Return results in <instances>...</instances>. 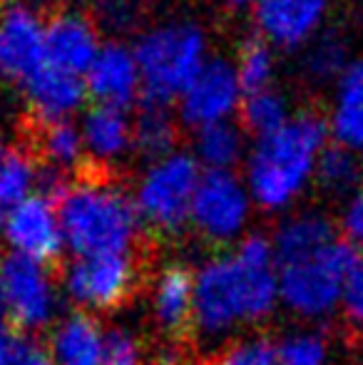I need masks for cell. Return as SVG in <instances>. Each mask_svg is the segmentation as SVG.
<instances>
[{
	"instance_id": "29",
	"label": "cell",
	"mask_w": 363,
	"mask_h": 365,
	"mask_svg": "<svg viewBox=\"0 0 363 365\" xmlns=\"http://www.w3.org/2000/svg\"><path fill=\"white\" fill-rule=\"evenodd\" d=\"M326 353L329 348L319 333H296L276 346L279 365H324Z\"/></svg>"
},
{
	"instance_id": "38",
	"label": "cell",
	"mask_w": 363,
	"mask_h": 365,
	"mask_svg": "<svg viewBox=\"0 0 363 365\" xmlns=\"http://www.w3.org/2000/svg\"><path fill=\"white\" fill-rule=\"evenodd\" d=\"M227 3H232V5H247L249 0H227Z\"/></svg>"
},
{
	"instance_id": "9",
	"label": "cell",
	"mask_w": 363,
	"mask_h": 365,
	"mask_svg": "<svg viewBox=\"0 0 363 365\" xmlns=\"http://www.w3.org/2000/svg\"><path fill=\"white\" fill-rule=\"evenodd\" d=\"M249 217V197L232 172H207L192 202V221L209 241L234 239Z\"/></svg>"
},
{
	"instance_id": "30",
	"label": "cell",
	"mask_w": 363,
	"mask_h": 365,
	"mask_svg": "<svg viewBox=\"0 0 363 365\" xmlns=\"http://www.w3.org/2000/svg\"><path fill=\"white\" fill-rule=\"evenodd\" d=\"M346 48L336 35H326L311 48L309 58H306V70L316 80H329V77L346 73Z\"/></svg>"
},
{
	"instance_id": "4",
	"label": "cell",
	"mask_w": 363,
	"mask_h": 365,
	"mask_svg": "<svg viewBox=\"0 0 363 365\" xmlns=\"http://www.w3.org/2000/svg\"><path fill=\"white\" fill-rule=\"evenodd\" d=\"M145 105L167 107L189 90L204 70V35L194 25H165L140 40L135 50Z\"/></svg>"
},
{
	"instance_id": "31",
	"label": "cell",
	"mask_w": 363,
	"mask_h": 365,
	"mask_svg": "<svg viewBox=\"0 0 363 365\" xmlns=\"http://www.w3.org/2000/svg\"><path fill=\"white\" fill-rule=\"evenodd\" d=\"M209 365H279V358H276V346L264 338H254L227 348Z\"/></svg>"
},
{
	"instance_id": "36",
	"label": "cell",
	"mask_w": 363,
	"mask_h": 365,
	"mask_svg": "<svg viewBox=\"0 0 363 365\" xmlns=\"http://www.w3.org/2000/svg\"><path fill=\"white\" fill-rule=\"evenodd\" d=\"M15 343H18V336H13L8 321L0 318V365H8L10 356L15 351Z\"/></svg>"
},
{
	"instance_id": "2",
	"label": "cell",
	"mask_w": 363,
	"mask_h": 365,
	"mask_svg": "<svg viewBox=\"0 0 363 365\" xmlns=\"http://www.w3.org/2000/svg\"><path fill=\"white\" fill-rule=\"evenodd\" d=\"M55 199L65 244L78 256L130 254L140 229V212L107 174L90 169Z\"/></svg>"
},
{
	"instance_id": "10",
	"label": "cell",
	"mask_w": 363,
	"mask_h": 365,
	"mask_svg": "<svg viewBox=\"0 0 363 365\" xmlns=\"http://www.w3.org/2000/svg\"><path fill=\"white\" fill-rule=\"evenodd\" d=\"M5 236L15 254H23L48 266L63 251L65 234L53 199L35 194L8 212Z\"/></svg>"
},
{
	"instance_id": "32",
	"label": "cell",
	"mask_w": 363,
	"mask_h": 365,
	"mask_svg": "<svg viewBox=\"0 0 363 365\" xmlns=\"http://www.w3.org/2000/svg\"><path fill=\"white\" fill-rule=\"evenodd\" d=\"M341 308H344L346 321L354 328L363 331V256L354 264L344 281V293H341Z\"/></svg>"
},
{
	"instance_id": "20",
	"label": "cell",
	"mask_w": 363,
	"mask_h": 365,
	"mask_svg": "<svg viewBox=\"0 0 363 365\" xmlns=\"http://www.w3.org/2000/svg\"><path fill=\"white\" fill-rule=\"evenodd\" d=\"M83 140L90 154L100 162L120 157L132 142V127L125 112L117 107H95L83 122Z\"/></svg>"
},
{
	"instance_id": "21",
	"label": "cell",
	"mask_w": 363,
	"mask_h": 365,
	"mask_svg": "<svg viewBox=\"0 0 363 365\" xmlns=\"http://www.w3.org/2000/svg\"><path fill=\"white\" fill-rule=\"evenodd\" d=\"M334 135L346 149H363V60L349 65L341 75Z\"/></svg>"
},
{
	"instance_id": "8",
	"label": "cell",
	"mask_w": 363,
	"mask_h": 365,
	"mask_svg": "<svg viewBox=\"0 0 363 365\" xmlns=\"http://www.w3.org/2000/svg\"><path fill=\"white\" fill-rule=\"evenodd\" d=\"M137 276L130 254L78 256L68 269V291L85 308L110 311L127 301Z\"/></svg>"
},
{
	"instance_id": "3",
	"label": "cell",
	"mask_w": 363,
	"mask_h": 365,
	"mask_svg": "<svg viewBox=\"0 0 363 365\" xmlns=\"http://www.w3.org/2000/svg\"><path fill=\"white\" fill-rule=\"evenodd\" d=\"M326 122L316 115L294 117L274 135L262 137L249 159V189L264 209H281L296 199L319 164Z\"/></svg>"
},
{
	"instance_id": "1",
	"label": "cell",
	"mask_w": 363,
	"mask_h": 365,
	"mask_svg": "<svg viewBox=\"0 0 363 365\" xmlns=\"http://www.w3.org/2000/svg\"><path fill=\"white\" fill-rule=\"evenodd\" d=\"M279 293L274 241L254 234L232 256L212 259L194 281V323L219 336L237 323H257L274 311Z\"/></svg>"
},
{
	"instance_id": "13",
	"label": "cell",
	"mask_w": 363,
	"mask_h": 365,
	"mask_svg": "<svg viewBox=\"0 0 363 365\" xmlns=\"http://www.w3.org/2000/svg\"><path fill=\"white\" fill-rule=\"evenodd\" d=\"M142 90V75L135 53L122 45H107L88 70V92L100 105L122 110Z\"/></svg>"
},
{
	"instance_id": "26",
	"label": "cell",
	"mask_w": 363,
	"mask_h": 365,
	"mask_svg": "<svg viewBox=\"0 0 363 365\" xmlns=\"http://www.w3.org/2000/svg\"><path fill=\"white\" fill-rule=\"evenodd\" d=\"M316 174L324 189L334 194L351 192L361 182V164L354 157V152L346 147H329L321 152Z\"/></svg>"
},
{
	"instance_id": "37",
	"label": "cell",
	"mask_w": 363,
	"mask_h": 365,
	"mask_svg": "<svg viewBox=\"0 0 363 365\" xmlns=\"http://www.w3.org/2000/svg\"><path fill=\"white\" fill-rule=\"evenodd\" d=\"M5 154H8V149H5V145H3V142H0V164H3ZM0 219H3V212H0Z\"/></svg>"
},
{
	"instance_id": "12",
	"label": "cell",
	"mask_w": 363,
	"mask_h": 365,
	"mask_svg": "<svg viewBox=\"0 0 363 365\" xmlns=\"http://www.w3.org/2000/svg\"><path fill=\"white\" fill-rule=\"evenodd\" d=\"M45 63V28L28 8H10L0 18V75L28 82Z\"/></svg>"
},
{
	"instance_id": "34",
	"label": "cell",
	"mask_w": 363,
	"mask_h": 365,
	"mask_svg": "<svg viewBox=\"0 0 363 365\" xmlns=\"http://www.w3.org/2000/svg\"><path fill=\"white\" fill-rule=\"evenodd\" d=\"M8 365H53V361H50L48 351L43 346H38L35 341H28V338H18Z\"/></svg>"
},
{
	"instance_id": "33",
	"label": "cell",
	"mask_w": 363,
	"mask_h": 365,
	"mask_svg": "<svg viewBox=\"0 0 363 365\" xmlns=\"http://www.w3.org/2000/svg\"><path fill=\"white\" fill-rule=\"evenodd\" d=\"M142 351L135 336L127 331H110L105 336V356H102V365H140Z\"/></svg>"
},
{
	"instance_id": "35",
	"label": "cell",
	"mask_w": 363,
	"mask_h": 365,
	"mask_svg": "<svg viewBox=\"0 0 363 365\" xmlns=\"http://www.w3.org/2000/svg\"><path fill=\"white\" fill-rule=\"evenodd\" d=\"M344 234H346V241L354 244L356 249L363 246V192L356 194L351 199L349 209L344 214Z\"/></svg>"
},
{
	"instance_id": "11",
	"label": "cell",
	"mask_w": 363,
	"mask_h": 365,
	"mask_svg": "<svg viewBox=\"0 0 363 365\" xmlns=\"http://www.w3.org/2000/svg\"><path fill=\"white\" fill-rule=\"evenodd\" d=\"M239 77L237 70L224 60H212L204 65L197 80L182 95V117L192 127H212L224 122V117L239 102Z\"/></svg>"
},
{
	"instance_id": "18",
	"label": "cell",
	"mask_w": 363,
	"mask_h": 365,
	"mask_svg": "<svg viewBox=\"0 0 363 365\" xmlns=\"http://www.w3.org/2000/svg\"><path fill=\"white\" fill-rule=\"evenodd\" d=\"M155 316L170 333H180L194 318V279L187 266L172 264L155 286Z\"/></svg>"
},
{
	"instance_id": "7",
	"label": "cell",
	"mask_w": 363,
	"mask_h": 365,
	"mask_svg": "<svg viewBox=\"0 0 363 365\" xmlns=\"http://www.w3.org/2000/svg\"><path fill=\"white\" fill-rule=\"evenodd\" d=\"M5 318L20 331H38L50 321L55 308V293L45 264L23 254H8L0 259Z\"/></svg>"
},
{
	"instance_id": "25",
	"label": "cell",
	"mask_w": 363,
	"mask_h": 365,
	"mask_svg": "<svg viewBox=\"0 0 363 365\" xmlns=\"http://www.w3.org/2000/svg\"><path fill=\"white\" fill-rule=\"evenodd\" d=\"M35 182H38V169L33 167V159L25 152L8 149L0 164V212L3 209L10 212L20 202H25Z\"/></svg>"
},
{
	"instance_id": "23",
	"label": "cell",
	"mask_w": 363,
	"mask_h": 365,
	"mask_svg": "<svg viewBox=\"0 0 363 365\" xmlns=\"http://www.w3.org/2000/svg\"><path fill=\"white\" fill-rule=\"evenodd\" d=\"M175 122L165 112V107L145 105V112L137 117L135 127H132V145H135L137 152L160 162V159L170 157V149L175 147Z\"/></svg>"
},
{
	"instance_id": "6",
	"label": "cell",
	"mask_w": 363,
	"mask_h": 365,
	"mask_svg": "<svg viewBox=\"0 0 363 365\" xmlns=\"http://www.w3.org/2000/svg\"><path fill=\"white\" fill-rule=\"evenodd\" d=\"M199 167L189 154H170L150 167L137 189V212L155 229L172 234L192 219Z\"/></svg>"
},
{
	"instance_id": "22",
	"label": "cell",
	"mask_w": 363,
	"mask_h": 365,
	"mask_svg": "<svg viewBox=\"0 0 363 365\" xmlns=\"http://www.w3.org/2000/svg\"><path fill=\"white\" fill-rule=\"evenodd\" d=\"M30 127H33L35 149L48 162V167L63 172V169L80 164L85 140L70 122H40L33 117Z\"/></svg>"
},
{
	"instance_id": "24",
	"label": "cell",
	"mask_w": 363,
	"mask_h": 365,
	"mask_svg": "<svg viewBox=\"0 0 363 365\" xmlns=\"http://www.w3.org/2000/svg\"><path fill=\"white\" fill-rule=\"evenodd\" d=\"M242 135L234 125L219 122L199 130L197 154L209 172H229V167H234L242 157Z\"/></svg>"
},
{
	"instance_id": "16",
	"label": "cell",
	"mask_w": 363,
	"mask_h": 365,
	"mask_svg": "<svg viewBox=\"0 0 363 365\" xmlns=\"http://www.w3.org/2000/svg\"><path fill=\"white\" fill-rule=\"evenodd\" d=\"M326 0H259L257 20L276 45H299L319 25Z\"/></svg>"
},
{
	"instance_id": "28",
	"label": "cell",
	"mask_w": 363,
	"mask_h": 365,
	"mask_svg": "<svg viewBox=\"0 0 363 365\" xmlns=\"http://www.w3.org/2000/svg\"><path fill=\"white\" fill-rule=\"evenodd\" d=\"M272 75H274V58L269 53V48L262 40H249L242 48V58H239V68H237L242 90L247 95L269 90Z\"/></svg>"
},
{
	"instance_id": "15",
	"label": "cell",
	"mask_w": 363,
	"mask_h": 365,
	"mask_svg": "<svg viewBox=\"0 0 363 365\" xmlns=\"http://www.w3.org/2000/svg\"><path fill=\"white\" fill-rule=\"evenodd\" d=\"M85 90L88 87L80 80V75L65 73L48 63L25 82L33 117L40 122H65L70 112L83 105Z\"/></svg>"
},
{
	"instance_id": "5",
	"label": "cell",
	"mask_w": 363,
	"mask_h": 365,
	"mask_svg": "<svg viewBox=\"0 0 363 365\" xmlns=\"http://www.w3.org/2000/svg\"><path fill=\"white\" fill-rule=\"evenodd\" d=\"M359 249L349 241H334L309 259L279 266V293L294 313L319 318L341 303L344 281L359 261Z\"/></svg>"
},
{
	"instance_id": "19",
	"label": "cell",
	"mask_w": 363,
	"mask_h": 365,
	"mask_svg": "<svg viewBox=\"0 0 363 365\" xmlns=\"http://www.w3.org/2000/svg\"><path fill=\"white\" fill-rule=\"evenodd\" d=\"M105 336L95 318L78 313L63 321L53 338L55 365H102Z\"/></svg>"
},
{
	"instance_id": "27",
	"label": "cell",
	"mask_w": 363,
	"mask_h": 365,
	"mask_svg": "<svg viewBox=\"0 0 363 365\" xmlns=\"http://www.w3.org/2000/svg\"><path fill=\"white\" fill-rule=\"evenodd\" d=\"M242 122L249 132L259 137H269L286 125V102L274 90H262L247 95L242 105Z\"/></svg>"
},
{
	"instance_id": "17",
	"label": "cell",
	"mask_w": 363,
	"mask_h": 365,
	"mask_svg": "<svg viewBox=\"0 0 363 365\" xmlns=\"http://www.w3.org/2000/svg\"><path fill=\"white\" fill-rule=\"evenodd\" d=\"M336 239L334 224L321 214H299L281 224L274 239L276 266L294 264V261L309 259L314 254H321L329 249Z\"/></svg>"
},
{
	"instance_id": "14",
	"label": "cell",
	"mask_w": 363,
	"mask_h": 365,
	"mask_svg": "<svg viewBox=\"0 0 363 365\" xmlns=\"http://www.w3.org/2000/svg\"><path fill=\"white\" fill-rule=\"evenodd\" d=\"M97 53L95 28L80 15H55L45 25V60L53 68L73 75L88 73Z\"/></svg>"
}]
</instances>
